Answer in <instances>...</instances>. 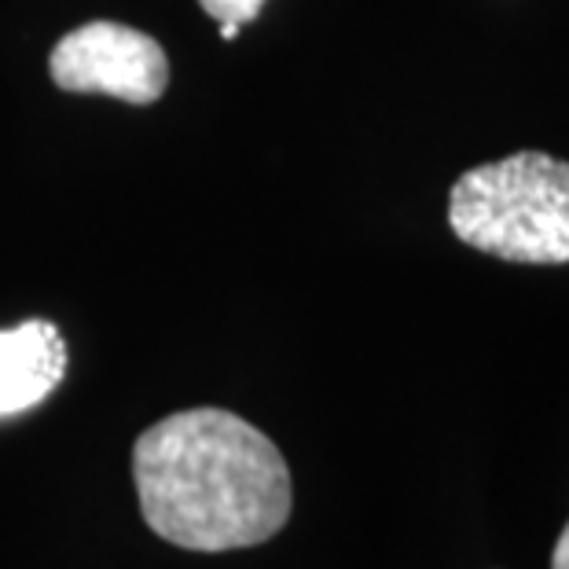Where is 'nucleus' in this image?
I'll return each mask as SVG.
<instances>
[{"label":"nucleus","mask_w":569,"mask_h":569,"mask_svg":"<svg viewBox=\"0 0 569 569\" xmlns=\"http://www.w3.org/2000/svg\"><path fill=\"white\" fill-rule=\"evenodd\" d=\"M132 481L151 532L206 555L272 540L295 507L283 452L224 408H188L143 430Z\"/></svg>","instance_id":"obj_1"},{"label":"nucleus","mask_w":569,"mask_h":569,"mask_svg":"<svg viewBox=\"0 0 569 569\" xmlns=\"http://www.w3.org/2000/svg\"><path fill=\"white\" fill-rule=\"evenodd\" d=\"M48 70L63 92L114 96L132 107L162 100L169 84V59L162 44L137 27L107 19L70 30L48 56Z\"/></svg>","instance_id":"obj_3"},{"label":"nucleus","mask_w":569,"mask_h":569,"mask_svg":"<svg viewBox=\"0 0 569 569\" xmlns=\"http://www.w3.org/2000/svg\"><path fill=\"white\" fill-rule=\"evenodd\" d=\"M551 569H569V522L562 529L559 543H555V559H551Z\"/></svg>","instance_id":"obj_6"},{"label":"nucleus","mask_w":569,"mask_h":569,"mask_svg":"<svg viewBox=\"0 0 569 569\" xmlns=\"http://www.w3.org/2000/svg\"><path fill=\"white\" fill-rule=\"evenodd\" d=\"M67 342L56 323L27 320L0 331V416L41 405L63 382Z\"/></svg>","instance_id":"obj_4"},{"label":"nucleus","mask_w":569,"mask_h":569,"mask_svg":"<svg viewBox=\"0 0 569 569\" xmlns=\"http://www.w3.org/2000/svg\"><path fill=\"white\" fill-rule=\"evenodd\" d=\"M199 4H202L206 16H213L221 27L243 30L247 22L264 8V0H199Z\"/></svg>","instance_id":"obj_5"},{"label":"nucleus","mask_w":569,"mask_h":569,"mask_svg":"<svg viewBox=\"0 0 569 569\" xmlns=\"http://www.w3.org/2000/svg\"><path fill=\"white\" fill-rule=\"evenodd\" d=\"M459 243L515 264H569V162L515 151L467 169L448 191Z\"/></svg>","instance_id":"obj_2"},{"label":"nucleus","mask_w":569,"mask_h":569,"mask_svg":"<svg viewBox=\"0 0 569 569\" xmlns=\"http://www.w3.org/2000/svg\"><path fill=\"white\" fill-rule=\"evenodd\" d=\"M221 38H224V41H236V38H239V30H236V27H221Z\"/></svg>","instance_id":"obj_7"}]
</instances>
